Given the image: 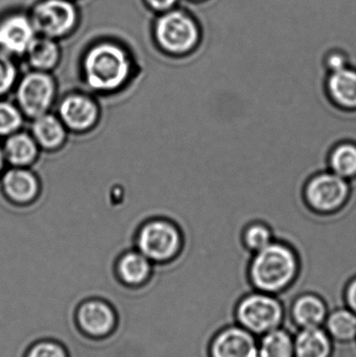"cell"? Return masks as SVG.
Returning <instances> with one entry per match:
<instances>
[{
    "label": "cell",
    "instance_id": "cell-22",
    "mask_svg": "<svg viewBox=\"0 0 356 357\" xmlns=\"http://www.w3.org/2000/svg\"><path fill=\"white\" fill-rule=\"evenodd\" d=\"M328 165L332 173L346 180L356 177V144L343 142L336 144L330 152Z\"/></svg>",
    "mask_w": 356,
    "mask_h": 357
},
{
    "label": "cell",
    "instance_id": "cell-11",
    "mask_svg": "<svg viewBox=\"0 0 356 357\" xmlns=\"http://www.w3.org/2000/svg\"><path fill=\"white\" fill-rule=\"evenodd\" d=\"M59 117L66 129L77 133L89 131L98 123L100 108L93 98L84 93L65 96L59 106Z\"/></svg>",
    "mask_w": 356,
    "mask_h": 357
},
{
    "label": "cell",
    "instance_id": "cell-9",
    "mask_svg": "<svg viewBox=\"0 0 356 357\" xmlns=\"http://www.w3.org/2000/svg\"><path fill=\"white\" fill-rule=\"evenodd\" d=\"M258 337L240 325L232 323L222 327L209 343V357H261Z\"/></svg>",
    "mask_w": 356,
    "mask_h": 357
},
{
    "label": "cell",
    "instance_id": "cell-26",
    "mask_svg": "<svg viewBox=\"0 0 356 357\" xmlns=\"http://www.w3.org/2000/svg\"><path fill=\"white\" fill-rule=\"evenodd\" d=\"M25 357H69L65 346L52 339H42L33 343Z\"/></svg>",
    "mask_w": 356,
    "mask_h": 357
},
{
    "label": "cell",
    "instance_id": "cell-30",
    "mask_svg": "<svg viewBox=\"0 0 356 357\" xmlns=\"http://www.w3.org/2000/svg\"><path fill=\"white\" fill-rule=\"evenodd\" d=\"M176 0H148L150 4L154 8H159V10H164V8H169L175 3Z\"/></svg>",
    "mask_w": 356,
    "mask_h": 357
},
{
    "label": "cell",
    "instance_id": "cell-1",
    "mask_svg": "<svg viewBox=\"0 0 356 357\" xmlns=\"http://www.w3.org/2000/svg\"><path fill=\"white\" fill-rule=\"evenodd\" d=\"M300 270L296 252L281 241H274L251 259L248 278L253 291L281 296L296 281Z\"/></svg>",
    "mask_w": 356,
    "mask_h": 357
},
{
    "label": "cell",
    "instance_id": "cell-28",
    "mask_svg": "<svg viewBox=\"0 0 356 357\" xmlns=\"http://www.w3.org/2000/svg\"><path fill=\"white\" fill-rule=\"evenodd\" d=\"M16 79V69L10 60L0 54V96L10 91Z\"/></svg>",
    "mask_w": 356,
    "mask_h": 357
},
{
    "label": "cell",
    "instance_id": "cell-29",
    "mask_svg": "<svg viewBox=\"0 0 356 357\" xmlns=\"http://www.w3.org/2000/svg\"><path fill=\"white\" fill-rule=\"evenodd\" d=\"M344 305L353 310L356 314V276L353 277L345 287L344 297H343Z\"/></svg>",
    "mask_w": 356,
    "mask_h": 357
},
{
    "label": "cell",
    "instance_id": "cell-5",
    "mask_svg": "<svg viewBox=\"0 0 356 357\" xmlns=\"http://www.w3.org/2000/svg\"><path fill=\"white\" fill-rule=\"evenodd\" d=\"M349 191L348 180L330 171L323 172L309 178L304 187V199L315 211L330 213L344 205Z\"/></svg>",
    "mask_w": 356,
    "mask_h": 357
},
{
    "label": "cell",
    "instance_id": "cell-2",
    "mask_svg": "<svg viewBox=\"0 0 356 357\" xmlns=\"http://www.w3.org/2000/svg\"><path fill=\"white\" fill-rule=\"evenodd\" d=\"M233 319L235 324L259 337L286 325V308L279 296L251 291L238 300Z\"/></svg>",
    "mask_w": 356,
    "mask_h": 357
},
{
    "label": "cell",
    "instance_id": "cell-13",
    "mask_svg": "<svg viewBox=\"0 0 356 357\" xmlns=\"http://www.w3.org/2000/svg\"><path fill=\"white\" fill-rule=\"evenodd\" d=\"M2 188L8 199L26 205L37 199L40 184L37 176L26 167H14L4 174Z\"/></svg>",
    "mask_w": 356,
    "mask_h": 357
},
{
    "label": "cell",
    "instance_id": "cell-7",
    "mask_svg": "<svg viewBox=\"0 0 356 357\" xmlns=\"http://www.w3.org/2000/svg\"><path fill=\"white\" fill-rule=\"evenodd\" d=\"M75 322L79 331L87 337L104 339L116 328V310L110 302L102 298H89L77 306Z\"/></svg>",
    "mask_w": 356,
    "mask_h": 357
},
{
    "label": "cell",
    "instance_id": "cell-3",
    "mask_svg": "<svg viewBox=\"0 0 356 357\" xmlns=\"http://www.w3.org/2000/svg\"><path fill=\"white\" fill-rule=\"evenodd\" d=\"M86 82L91 89L110 93L129 79L131 63L123 50L102 44L90 50L84 63Z\"/></svg>",
    "mask_w": 356,
    "mask_h": 357
},
{
    "label": "cell",
    "instance_id": "cell-31",
    "mask_svg": "<svg viewBox=\"0 0 356 357\" xmlns=\"http://www.w3.org/2000/svg\"><path fill=\"white\" fill-rule=\"evenodd\" d=\"M4 154L3 151L0 149V172H1L2 167H3V163H4Z\"/></svg>",
    "mask_w": 356,
    "mask_h": 357
},
{
    "label": "cell",
    "instance_id": "cell-12",
    "mask_svg": "<svg viewBox=\"0 0 356 357\" xmlns=\"http://www.w3.org/2000/svg\"><path fill=\"white\" fill-rule=\"evenodd\" d=\"M75 10L63 0H47L35 8L33 25L47 36H61L66 33L75 22Z\"/></svg>",
    "mask_w": 356,
    "mask_h": 357
},
{
    "label": "cell",
    "instance_id": "cell-4",
    "mask_svg": "<svg viewBox=\"0 0 356 357\" xmlns=\"http://www.w3.org/2000/svg\"><path fill=\"white\" fill-rule=\"evenodd\" d=\"M137 248L155 264H167L179 254L182 236L175 225L167 220H155L140 229Z\"/></svg>",
    "mask_w": 356,
    "mask_h": 357
},
{
    "label": "cell",
    "instance_id": "cell-32",
    "mask_svg": "<svg viewBox=\"0 0 356 357\" xmlns=\"http://www.w3.org/2000/svg\"><path fill=\"white\" fill-rule=\"evenodd\" d=\"M355 343H356V342H355Z\"/></svg>",
    "mask_w": 356,
    "mask_h": 357
},
{
    "label": "cell",
    "instance_id": "cell-10",
    "mask_svg": "<svg viewBox=\"0 0 356 357\" xmlns=\"http://www.w3.org/2000/svg\"><path fill=\"white\" fill-rule=\"evenodd\" d=\"M157 37L161 45L173 52H185L198 42L196 25L192 19L179 12L171 13L160 19Z\"/></svg>",
    "mask_w": 356,
    "mask_h": 357
},
{
    "label": "cell",
    "instance_id": "cell-20",
    "mask_svg": "<svg viewBox=\"0 0 356 357\" xmlns=\"http://www.w3.org/2000/svg\"><path fill=\"white\" fill-rule=\"evenodd\" d=\"M3 154L4 158L13 167H27L38 158L39 146L33 136L18 131L8 136L4 144Z\"/></svg>",
    "mask_w": 356,
    "mask_h": 357
},
{
    "label": "cell",
    "instance_id": "cell-25",
    "mask_svg": "<svg viewBox=\"0 0 356 357\" xmlns=\"http://www.w3.org/2000/svg\"><path fill=\"white\" fill-rule=\"evenodd\" d=\"M23 125V113L8 102H0V136H10Z\"/></svg>",
    "mask_w": 356,
    "mask_h": 357
},
{
    "label": "cell",
    "instance_id": "cell-16",
    "mask_svg": "<svg viewBox=\"0 0 356 357\" xmlns=\"http://www.w3.org/2000/svg\"><path fill=\"white\" fill-rule=\"evenodd\" d=\"M326 89L330 100L342 109H356V68L346 67L342 70L328 73Z\"/></svg>",
    "mask_w": 356,
    "mask_h": 357
},
{
    "label": "cell",
    "instance_id": "cell-8",
    "mask_svg": "<svg viewBox=\"0 0 356 357\" xmlns=\"http://www.w3.org/2000/svg\"><path fill=\"white\" fill-rule=\"evenodd\" d=\"M286 307V322L284 326L291 331L323 327L330 307L325 300L311 291L295 296Z\"/></svg>",
    "mask_w": 356,
    "mask_h": 357
},
{
    "label": "cell",
    "instance_id": "cell-15",
    "mask_svg": "<svg viewBox=\"0 0 356 357\" xmlns=\"http://www.w3.org/2000/svg\"><path fill=\"white\" fill-rule=\"evenodd\" d=\"M295 357H334L336 344L324 327L295 331Z\"/></svg>",
    "mask_w": 356,
    "mask_h": 357
},
{
    "label": "cell",
    "instance_id": "cell-6",
    "mask_svg": "<svg viewBox=\"0 0 356 357\" xmlns=\"http://www.w3.org/2000/svg\"><path fill=\"white\" fill-rule=\"evenodd\" d=\"M56 93V84L50 75L43 71L29 73L17 88L19 109L29 119H37L50 110Z\"/></svg>",
    "mask_w": 356,
    "mask_h": 357
},
{
    "label": "cell",
    "instance_id": "cell-21",
    "mask_svg": "<svg viewBox=\"0 0 356 357\" xmlns=\"http://www.w3.org/2000/svg\"><path fill=\"white\" fill-rule=\"evenodd\" d=\"M295 333L286 326L269 331L258 337L261 357H295Z\"/></svg>",
    "mask_w": 356,
    "mask_h": 357
},
{
    "label": "cell",
    "instance_id": "cell-19",
    "mask_svg": "<svg viewBox=\"0 0 356 357\" xmlns=\"http://www.w3.org/2000/svg\"><path fill=\"white\" fill-rule=\"evenodd\" d=\"M323 327L334 344L349 345L356 342V314L345 305L330 310Z\"/></svg>",
    "mask_w": 356,
    "mask_h": 357
},
{
    "label": "cell",
    "instance_id": "cell-18",
    "mask_svg": "<svg viewBox=\"0 0 356 357\" xmlns=\"http://www.w3.org/2000/svg\"><path fill=\"white\" fill-rule=\"evenodd\" d=\"M33 39V26L24 17H13L0 26V45L8 52L22 54Z\"/></svg>",
    "mask_w": 356,
    "mask_h": 357
},
{
    "label": "cell",
    "instance_id": "cell-14",
    "mask_svg": "<svg viewBox=\"0 0 356 357\" xmlns=\"http://www.w3.org/2000/svg\"><path fill=\"white\" fill-rule=\"evenodd\" d=\"M153 271L152 261L139 251L123 254L115 266L117 279L125 287L134 289L146 284Z\"/></svg>",
    "mask_w": 356,
    "mask_h": 357
},
{
    "label": "cell",
    "instance_id": "cell-27",
    "mask_svg": "<svg viewBox=\"0 0 356 357\" xmlns=\"http://www.w3.org/2000/svg\"><path fill=\"white\" fill-rule=\"evenodd\" d=\"M325 44L326 52L324 54L323 60L328 73H336V71L342 70V69L350 66L348 54L344 50L330 46L327 42H325Z\"/></svg>",
    "mask_w": 356,
    "mask_h": 357
},
{
    "label": "cell",
    "instance_id": "cell-17",
    "mask_svg": "<svg viewBox=\"0 0 356 357\" xmlns=\"http://www.w3.org/2000/svg\"><path fill=\"white\" fill-rule=\"evenodd\" d=\"M33 121L31 136L39 148L52 152L63 146L66 142L67 129L60 117L46 113Z\"/></svg>",
    "mask_w": 356,
    "mask_h": 357
},
{
    "label": "cell",
    "instance_id": "cell-24",
    "mask_svg": "<svg viewBox=\"0 0 356 357\" xmlns=\"http://www.w3.org/2000/svg\"><path fill=\"white\" fill-rule=\"evenodd\" d=\"M242 241L247 249L252 253H256L273 243V233L263 222H252L245 229Z\"/></svg>",
    "mask_w": 356,
    "mask_h": 357
},
{
    "label": "cell",
    "instance_id": "cell-23",
    "mask_svg": "<svg viewBox=\"0 0 356 357\" xmlns=\"http://www.w3.org/2000/svg\"><path fill=\"white\" fill-rule=\"evenodd\" d=\"M26 52L29 64L38 70L52 69L58 62L59 52L56 44L45 38L33 39Z\"/></svg>",
    "mask_w": 356,
    "mask_h": 357
}]
</instances>
